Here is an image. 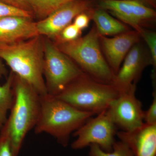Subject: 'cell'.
<instances>
[{
    "label": "cell",
    "mask_w": 156,
    "mask_h": 156,
    "mask_svg": "<svg viewBox=\"0 0 156 156\" xmlns=\"http://www.w3.org/2000/svg\"><path fill=\"white\" fill-rule=\"evenodd\" d=\"M0 58L11 71L27 82L40 95L48 94L43 74L44 40L41 36L0 45Z\"/></svg>",
    "instance_id": "6da1fadb"
},
{
    "label": "cell",
    "mask_w": 156,
    "mask_h": 156,
    "mask_svg": "<svg viewBox=\"0 0 156 156\" xmlns=\"http://www.w3.org/2000/svg\"><path fill=\"white\" fill-rule=\"evenodd\" d=\"M41 111L34 128L35 134H50L62 146L68 145L70 136L95 114L73 107L55 96L41 95Z\"/></svg>",
    "instance_id": "7a4b0ae2"
},
{
    "label": "cell",
    "mask_w": 156,
    "mask_h": 156,
    "mask_svg": "<svg viewBox=\"0 0 156 156\" xmlns=\"http://www.w3.org/2000/svg\"><path fill=\"white\" fill-rule=\"evenodd\" d=\"M13 87V104L7 122L13 156H18L26 136L34 129L38 120L41 95L27 82L15 74Z\"/></svg>",
    "instance_id": "3957f363"
},
{
    "label": "cell",
    "mask_w": 156,
    "mask_h": 156,
    "mask_svg": "<svg viewBox=\"0 0 156 156\" xmlns=\"http://www.w3.org/2000/svg\"><path fill=\"white\" fill-rule=\"evenodd\" d=\"M54 44L87 76L101 83L112 84L115 74L102 53L95 25L83 37Z\"/></svg>",
    "instance_id": "277c9868"
},
{
    "label": "cell",
    "mask_w": 156,
    "mask_h": 156,
    "mask_svg": "<svg viewBox=\"0 0 156 156\" xmlns=\"http://www.w3.org/2000/svg\"><path fill=\"white\" fill-rule=\"evenodd\" d=\"M119 94L112 84L98 82L84 73L55 97L80 110L96 115L106 110Z\"/></svg>",
    "instance_id": "5b68a950"
},
{
    "label": "cell",
    "mask_w": 156,
    "mask_h": 156,
    "mask_svg": "<svg viewBox=\"0 0 156 156\" xmlns=\"http://www.w3.org/2000/svg\"><path fill=\"white\" fill-rule=\"evenodd\" d=\"M43 74L48 94L56 96L84 73L53 42L44 40Z\"/></svg>",
    "instance_id": "8992f818"
},
{
    "label": "cell",
    "mask_w": 156,
    "mask_h": 156,
    "mask_svg": "<svg viewBox=\"0 0 156 156\" xmlns=\"http://www.w3.org/2000/svg\"><path fill=\"white\" fill-rule=\"evenodd\" d=\"M116 126L107 113L106 110L90 118L73 133L76 139L71 144L72 148L79 150L96 144L104 151L111 152L117 134Z\"/></svg>",
    "instance_id": "52a82bcc"
},
{
    "label": "cell",
    "mask_w": 156,
    "mask_h": 156,
    "mask_svg": "<svg viewBox=\"0 0 156 156\" xmlns=\"http://www.w3.org/2000/svg\"><path fill=\"white\" fill-rule=\"evenodd\" d=\"M136 89L134 84L127 91L120 92L106 110L113 122L123 131H134L144 123V111L142 104L135 96Z\"/></svg>",
    "instance_id": "ba28073f"
},
{
    "label": "cell",
    "mask_w": 156,
    "mask_h": 156,
    "mask_svg": "<svg viewBox=\"0 0 156 156\" xmlns=\"http://www.w3.org/2000/svg\"><path fill=\"white\" fill-rule=\"evenodd\" d=\"M100 5L137 32L156 17L155 11L139 0H101Z\"/></svg>",
    "instance_id": "9c48e42d"
},
{
    "label": "cell",
    "mask_w": 156,
    "mask_h": 156,
    "mask_svg": "<svg viewBox=\"0 0 156 156\" xmlns=\"http://www.w3.org/2000/svg\"><path fill=\"white\" fill-rule=\"evenodd\" d=\"M86 0H75L66 3L54 10L47 17L36 22L39 35L55 40L75 17L89 9Z\"/></svg>",
    "instance_id": "30bf717a"
},
{
    "label": "cell",
    "mask_w": 156,
    "mask_h": 156,
    "mask_svg": "<svg viewBox=\"0 0 156 156\" xmlns=\"http://www.w3.org/2000/svg\"><path fill=\"white\" fill-rule=\"evenodd\" d=\"M101 50L115 75L131 48L139 43L140 36L136 30L127 31L108 38L99 35Z\"/></svg>",
    "instance_id": "8fae6325"
},
{
    "label": "cell",
    "mask_w": 156,
    "mask_h": 156,
    "mask_svg": "<svg viewBox=\"0 0 156 156\" xmlns=\"http://www.w3.org/2000/svg\"><path fill=\"white\" fill-rule=\"evenodd\" d=\"M122 66L115 75L112 85L119 92L127 91L136 84L149 61L145 59L144 50L139 43L131 48L124 58Z\"/></svg>",
    "instance_id": "7c38bea8"
},
{
    "label": "cell",
    "mask_w": 156,
    "mask_h": 156,
    "mask_svg": "<svg viewBox=\"0 0 156 156\" xmlns=\"http://www.w3.org/2000/svg\"><path fill=\"white\" fill-rule=\"evenodd\" d=\"M38 35L36 22L31 17L8 16L0 18V45L22 41Z\"/></svg>",
    "instance_id": "4fadbf2b"
},
{
    "label": "cell",
    "mask_w": 156,
    "mask_h": 156,
    "mask_svg": "<svg viewBox=\"0 0 156 156\" xmlns=\"http://www.w3.org/2000/svg\"><path fill=\"white\" fill-rule=\"evenodd\" d=\"M116 135L130 148L134 156H156V124L144 123L136 130L118 131Z\"/></svg>",
    "instance_id": "5bb4252c"
},
{
    "label": "cell",
    "mask_w": 156,
    "mask_h": 156,
    "mask_svg": "<svg viewBox=\"0 0 156 156\" xmlns=\"http://www.w3.org/2000/svg\"><path fill=\"white\" fill-rule=\"evenodd\" d=\"M90 17L95 22V27L100 35H117L128 30L126 25L112 17L104 9L95 10Z\"/></svg>",
    "instance_id": "9a60e30c"
},
{
    "label": "cell",
    "mask_w": 156,
    "mask_h": 156,
    "mask_svg": "<svg viewBox=\"0 0 156 156\" xmlns=\"http://www.w3.org/2000/svg\"><path fill=\"white\" fill-rule=\"evenodd\" d=\"M14 74L11 72L3 85H0V131L8 119V113L13 104Z\"/></svg>",
    "instance_id": "2e32d148"
},
{
    "label": "cell",
    "mask_w": 156,
    "mask_h": 156,
    "mask_svg": "<svg viewBox=\"0 0 156 156\" xmlns=\"http://www.w3.org/2000/svg\"><path fill=\"white\" fill-rule=\"evenodd\" d=\"M31 10L42 19L66 3L75 0H26Z\"/></svg>",
    "instance_id": "e0dca14e"
},
{
    "label": "cell",
    "mask_w": 156,
    "mask_h": 156,
    "mask_svg": "<svg viewBox=\"0 0 156 156\" xmlns=\"http://www.w3.org/2000/svg\"><path fill=\"white\" fill-rule=\"evenodd\" d=\"M89 147V156H134L130 148L121 140L115 141L111 152L104 151L96 144H91Z\"/></svg>",
    "instance_id": "ac0fdd59"
},
{
    "label": "cell",
    "mask_w": 156,
    "mask_h": 156,
    "mask_svg": "<svg viewBox=\"0 0 156 156\" xmlns=\"http://www.w3.org/2000/svg\"><path fill=\"white\" fill-rule=\"evenodd\" d=\"M144 39L148 46L151 55V64L154 67V72L156 66V34L152 31L147 30L144 28L140 29L138 32Z\"/></svg>",
    "instance_id": "d6986e66"
},
{
    "label": "cell",
    "mask_w": 156,
    "mask_h": 156,
    "mask_svg": "<svg viewBox=\"0 0 156 156\" xmlns=\"http://www.w3.org/2000/svg\"><path fill=\"white\" fill-rule=\"evenodd\" d=\"M0 156H13L10 131L7 121L0 131Z\"/></svg>",
    "instance_id": "ffe728a7"
},
{
    "label": "cell",
    "mask_w": 156,
    "mask_h": 156,
    "mask_svg": "<svg viewBox=\"0 0 156 156\" xmlns=\"http://www.w3.org/2000/svg\"><path fill=\"white\" fill-rule=\"evenodd\" d=\"M82 30L79 29L73 23L69 24L65 27L55 39L54 43L71 41L81 37Z\"/></svg>",
    "instance_id": "44dd1931"
},
{
    "label": "cell",
    "mask_w": 156,
    "mask_h": 156,
    "mask_svg": "<svg viewBox=\"0 0 156 156\" xmlns=\"http://www.w3.org/2000/svg\"><path fill=\"white\" fill-rule=\"evenodd\" d=\"M8 16L32 17V13L0 2V18Z\"/></svg>",
    "instance_id": "7402d4cb"
},
{
    "label": "cell",
    "mask_w": 156,
    "mask_h": 156,
    "mask_svg": "<svg viewBox=\"0 0 156 156\" xmlns=\"http://www.w3.org/2000/svg\"><path fill=\"white\" fill-rule=\"evenodd\" d=\"M153 100L147 111L144 112V123L147 125L156 124V92L154 91Z\"/></svg>",
    "instance_id": "603a6c76"
},
{
    "label": "cell",
    "mask_w": 156,
    "mask_h": 156,
    "mask_svg": "<svg viewBox=\"0 0 156 156\" xmlns=\"http://www.w3.org/2000/svg\"><path fill=\"white\" fill-rule=\"evenodd\" d=\"M90 20V15L85 12H82L75 17L73 23L79 29L82 30L88 27Z\"/></svg>",
    "instance_id": "cb8c5ba5"
},
{
    "label": "cell",
    "mask_w": 156,
    "mask_h": 156,
    "mask_svg": "<svg viewBox=\"0 0 156 156\" xmlns=\"http://www.w3.org/2000/svg\"><path fill=\"white\" fill-rule=\"evenodd\" d=\"M0 2L32 13L31 9L26 0H0Z\"/></svg>",
    "instance_id": "d4e9b609"
},
{
    "label": "cell",
    "mask_w": 156,
    "mask_h": 156,
    "mask_svg": "<svg viewBox=\"0 0 156 156\" xmlns=\"http://www.w3.org/2000/svg\"><path fill=\"white\" fill-rule=\"evenodd\" d=\"M8 75V71L4 64V61L0 58V80L4 77H7Z\"/></svg>",
    "instance_id": "484cf974"
}]
</instances>
